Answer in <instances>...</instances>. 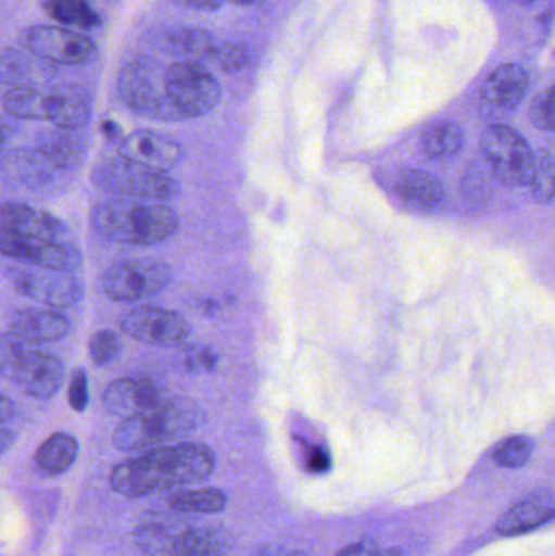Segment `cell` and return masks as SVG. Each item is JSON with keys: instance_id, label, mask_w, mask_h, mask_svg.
Here are the masks:
<instances>
[{"instance_id": "cell-1", "label": "cell", "mask_w": 555, "mask_h": 556, "mask_svg": "<svg viewBox=\"0 0 555 556\" xmlns=\"http://www.w3.org/2000/svg\"><path fill=\"white\" fill-rule=\"evenodd\" d=\"M217 457L205 444L179 443L153 447L117 464L110 486L124 498H143L153 493L202 482L214 473Z\"/></svg>"}, {"instance_id": "cell-2", "label": "cell", "mask_w": 555, "mask_h": 556, "mask_svg": "<svg viewBox=\"0 0 555 556\" xmlns=\"http://www.w3.org/2000/svg\"><path fill=\"white\" fill-rule=\"evenodd\" d=\"M94 230L116 243L153 247L178 231L179 218L159 201L114 198L100 202L91 214Z\"/></svg>"}, {"instance_id": "cell-3", "label": "cell", "mask_w": 555, "mask_h": 556, "mask_svg": "<svg viewBox=\"0 0 555 556\" xmlns=\"http://www.w3.org/2000/svg\"><path fill=\"white\" fill-rule=\"evenodd\" d=\"M204 420V412L194 402L173 397L162 407L123 420L114 430L113 444L123 453H143L188 437Z\"/></svg>"}, {"instance_id": "cell-4", "label": "cell", "mask_w": 555, "mask_h": 556, "mask_svg": "<svg viewBox=\"0 0 555 556\" xmlns=\"http://www.w3.org/2000/svg\"><path fill=\"white\" fill-rule=\"evenodd\" d=\"M0 368L7 379L36 399L52 397L64 382V363L54 353L25 342L7 330L0 346Z\"/></svg>"}, {"instance_id": "cell-5", "label": "cell", "mask_w": 555, "mask_h": 556, "mask_svg": "<svg viewBox=\"0 0 555 556\" xmlns=\"http://www.w3.org/2000/svg\"><path fill=\"white\" fill-rule=\"evenodd\" d=\"M146 556H227V538L214 526L147 521L134 532Z\"/></svg>"}, {"instance_id": "cell-6", "label": "cell", "mask_w": 555, "mask_h": 556, "mask_svg": "<svg viewBox=\"0 0 555 556\" xmlns=\"http://www.w3.org/2000/svg\"><path fill=\"white\" fill-rule=\"evenodd\" d=\"M91 181L108 194L140 201H172L181 192L178 181L168 172L140 165L119 153L100 160L94 165Z\"/></svg>"}, {"instance_id": "cell-7", "label": "cell", "mask_w": 555, "mask_h": 556, "mask_svg": "<svg viewBox=\"0 0 555 556\" xmlns=\"http://www.w3.org/2000/svg\"><path fill=\"white\" fill-rule=\"evenodd\" d=\"M3 111L15 119L48 121L62 130L81 129L90 121L88 101L71 91H45L38 87H10Z\"/></svg>"}, {"instance_id": "cell-8", "label": "cell", "mask_w": 555, "mask_h": 556, "mask_svg": "<svg viewBox=\"0 0 555 556\" xmlns=\"http://www.w3.org/2000/svg\"><path fill=\"white\" fill-rule=\"evenodd\" d=\"M166 74L160 62L136 58L119 74V94L134 113L149 119L182 121L166 90Z\"/></svg>"}, {"instance_id": "cell-9", "label": "cell", "mask_w": 555, "mask_h": 556, "mask_svg": "<svg viewBox=\"0 0 555 556\" xmlns=\"http://www.w3.org/2000/svg\"><path fill=\"white\" fill-rule=\"evenodd\" d=\"M481 152L492 173L508 188L530 186L537 155L514 127L492 124L481 137Z\"/></svg>"}, {"instance_id": "cell-10", "label": "cell", "mask_w": 555, "mask_h": 556, "mask_svg": "<svg viewBox=\"0 0 555 556\" xmlns=\"http://www.w3.org/2000/svg\"><path fill=\"white\" fill-rule=\"evenodd\" d=\"M166 90L182 119L205 116L222 98L220 85L201 62L178 61L169 65Z\"/></svg>"}, {"instance_id": "cell-11", "label": "cell", "mask_w": 555, "mask_h": 556, "mask_svg": "<svg viewBox=\"0 0 555 556\" xmlns=\"http://www.w3.org/2000/svg\"><path fill=\"white\" fill-rule=\"evenodd\" d=\"M172 276V269L163 261L136 257L113 264L101 278V287L113 301L137 303L168 287Z\"/></svg>"}, {"instance_id": "cell-12", "label": "cell", "mask_w": 555, "mask_h": 556, "mask_svg": "<svg viewBox=\"0 0 555 556\" xmlns=\"http://www.w3.org/2000/svg\"><path fill=\"white\" fill-rule=\"evenodd\" d=\"M7 278L23 296L48 306H74L84 298V285L74 273L18 263L7 269Z\"/></svg>"}, {"instance_id": "cell-13", "label": "cell", "mask_w": 555, "mask_h": 556, "mask_svg": "<svg viewBox=\"0 0 555 556\" xmlns=\"http://www.w3.org/2000/svg\"><path fill=\"white\" fill-rule=\"evenodd\" d=\"M121 329L134 340L147 345L175 349L191 336L186 317L165 307L139 306L127 311L121 319Z\"/></svg>"}, {"instance_id": "cell-14", "label": "cell", "mask_w": 555, "mask_h": 556, "mask_svg": "<svg viewBox=\"0 0 555 556\" xmlns=\"http://www.w3.org/2000/svg\"><path fill=\"white\" fill-rule=\"evenodd\" d=\"M26 45L36 58L51 64L85 65L98 55L97 45L88 36L65 26H33Z\"/></svg>"}, {"instance_id": "cell-15", "label": "cell", "mask_w": 555, "mask_h": 556, "mask_svg": "<svg viewBox=\"0 0 555 556\" xmlns=\"http://www.w3.org/2000/svg\"><path fill=\"white\" fill-rule=\"evenodd\" d=\"M3 256L16 263L74 273L80 266V251L65 240L0 237Z\"/></svg>"}, {"instance_id": "cell-16", "label": "cell", "mask_w": 555, "mask_h": 556, "mask_svg": "<svg viewBox=\"0 0 555 556\" xmlns=\"http://www.w3.org/2000/svg\"><path fill=\"white\" fill-rule=\"evenodd\" d=\"M175 395L150 379L121 378L111 382L103 394V405L111 415L126 418L162 407Z\"/></svg>"}, {"instance_id": "cell-17", "label": "cell", "mask_w": 555, "mask_h": 556, "mask_svg": "<svg viewBox=\"0 0 555 556\" xmlns=\"http://www.w3.org/2000/svg\"><path fill=\"white\" fill-rule=\"evenodd\" d=\"M530 87L528 72L521 65L505 64L495 68L481 88L482 111L489 116H507L521 103Z\"/></svg>"}, {"instance_id": "cell-18", "label": "cell", "mask_w": 555, "mask_h": 556, "mask_svg": "<svg viewBox=\"0 0 555 556\" xmlns=\"http://www.w3.org/2000/svg\"><path fill=\"white\" fill-rule=\"evenodd\" d=\"M117 153L140 165L162 172L175 168L185 156V150L176 140L153 130H137L123 137Z\"/></svg>"}, {"instance_id": "cell-19", "label": "cell", "mask_w": 555, "mask_h": 556, "mask_svg": "<svg viewBox=\"0 0 555 556\" xmlns=\"http://www.w3.org/2000/svg\"><path fill=\"white\" fill-rule=\"evenodd\" d=\"M65 228L58 218L28 205L7 202L0 212V237L62 240Z\"/></svg>"}, {"instance_id": "cell-20", "label": "cell", "mask_w": 555, "mask_h": 556, "mask_svg": "<svg viewBox=\"0 0 555 556\" xmlns=\"http://www.w3.org/2000/svg\"><path fill=\"white\" fill-rule=\"evenodd\" d=\"M68 330H71V323L67 317L62 316L58 311L39 309V307L16 311L10 317L9 327H7V332L33 345L58 342L67 336Z\"/></svg>"}, {"instance_id": "cell-21", "label": "cell", "mask_w": 555, "mask_h": 556, "mask_svg": "<svg viewBox=\"0 0 555 556\" xmlns=\"http://www.w3.org/2000/svg\"><path fill=\"white\" fill-rule=\"evenodd\" d=\"M391 191L416 208H436L445 199V186L432 173L419 168H398L388 176Z\"/></svg>"}, {"instance_id": "cell-22", "label": "cell", "mask_w": 555, "mask_h": 556, "mask_svg": "<svg viewBox=\"0 0 555 556\" xmlns=\"http://www.w3.org/2000/svg\"><path fill=\"white\" fill-rule=\"evenodd\" d=\"M555 518V496L534 493L512 506L497 525V532L505 538L527 534Z\"/></svg>"}, {"instance_id": "cell-23", "label": "cell", "mask_w": 555, "mask_h": 556, "mask_svg": "<svg viewBox=\"0 0 555 556\" xmlns=\"http://www.w3.org/2000/svg\"><path fill=\"white\" fill-rule=\"evenodd\" d=\"M78 457V443L72 434L54 433L36 451V467L45 476L59 477L67 472Z\"/></svg>"}, {"instance_id": "cell-24", "label": "cell", "mask_w": 555, "mask_h": 556, "mask_svg": "<svg viewBox=\"0 0 555 556\" xmlns=\"http://www.w3.org/2000/svg\"><path fill=\"white\" fill-rule=\"evenodd\" d=\"M465 147V132L453 121L432 124L420 137L424 155L437 162H449L459 155Z\"/></svg>"}, {"instance_id": "cell-25", "label": "cell", "mask_w": 555, "mask_h": 556, "mask_svg": "<svg viewBox=\"0 0 555 556\" xmlns=\"http://www.w3.org/2000/svg\"><path fill=\"white\" fill-rule=\"evenodd\" d=\"M227 493L220 489L181 490L169 498V508L182 515H220L227 508Z\"/></svg>"}, {"instance_id": "cell-26", "label": "cell", "mask_w": 555, "mask_h": 556, "mask_svg": "<svg viewBox=\"0 0 555 556\" xmlns=\"http://www.w3.org/2000/svg\"><path fill=\"white\" fill-rule=\"evenodd\" d=\"M168 45L179 61L204 62L211 61L217 41L207 29L181 28L168 36Z\"/></svg>"}, {"instance_id": "cell-27", "label": "cell", "mask_w": 555, "mask_h": 556, "mask_svg": "<svg viewBox=\"0 0 555 556\" xmlns=\"http://www.w3.org/2000/svg\"><path fill=\"white\" fill-rule=\"evenodd\" d=\"M46 12L54 22L78 28H94L101 18L87 0H46Z\"/></svg>"}, {"instance_id": "cell-28", "label": "cell", "mask_w": 555, "mask_h": 556, "mask_svg": "<svg viewBox=\"0 0 555 556\" xmlns=\"http://www.w3.org/2000/svg\"><path fill=\"white\" fill-rule=\"evenodd\" d=\"M531 194L541 204L555 202V147L538 153L534 163L533 178L530 186Z\"/></svg>"}, {"instance_id": "cell-29", "label": "cell", "mask_w": 555, "mask_h": 556, "mask_svg": "<svg viewBox=\"0 0 555 556\" xmlns=\"http://www.w3.org/2000/svg\"><path fill=\"white\" fill-rule=\"evenodd\" d=\"M533 453L534 441L530 437L518 434V437L507 438L499 443L492 457H494L495 464L505 469H520V467L527 466Z\"/></svg>"}, {"instance_id": "cell-30", "label": "cell", "mask_w": 555, "mask_h": 556, "mask_svg": "<svg viewBox=\"0 0 555 556\" xmlns=\"http://www.w3.org/2000/svg\"><path fill=\"white\" fill-rule=\"evenodd\" d=\"M123 350L121 337L114 330H97L88 340V353L94 365H110Z\"/></svg>"}, {"instance_id": "cell-31", "label": "cell", "mask_w": 555, "mask_h": 556, "mask_svg": "<svg viewBox=\"0 0 555 556\" xmlns=\"http://www.w3.org/2000/svg\"><path fill=\"white\" fill-rule=\"evenodd\" d=\"M211 62H215L225 74L234 75L248 67L250 54L244 46L237 45V42H217Z\"/></svg>"}, {"instance_id": "cell-32", "label": "cell", "mask_w": 555, "mask_h": 556, "mask_svg": "<svg viewBox=\"0 0 555 556\" xmlns=\"http://www.w3.org/2000/svg\"><path fill=\"white\" fill-rule=\"evenodd\" d=\"M530 117L538 129L555 132V85L534 98L530 108Z\"/></svg>"}, {"instance_id": "cell-33", "label": "cell", "mask_w": 555, "mask_h": 556, "mask_svg": "<svg viewBox=\"0 0 555 556\" xmlns=\"http://www.w3.org/2000/svg\"><path fill=\"white\" fill-rule=\"evenodd\" d=\"M185 365L189 371L204 375V372H211L217 368L218 355L211 346L199 343V345H192L186 353Z\"/></svg>"}, {"instance_id": "cell-34", "label": "cell", "mask_w": 555, "mask_h": 556, "mask_svg": "<svg viewBox=\"0 0 555 556\" xmlns=\"http://www.w3.org/2000/svg\"><path fill=\"white\" fill-rule=\"evenodd\" d=\"M68 404L75 412H85L88 407V378L84 368H78L72 375L68 386Z\"/></svg>"}, {"instance_id": "cell-35", "label": "cell", "mask_w": 555, "mask_h": 556, "mask_svg": "<svg viewBox=\"0 0 555 556\" xmlns=\"http://www.w3.org/2000/svg\"><path fill=\"white\" fill-rule=\"evenodd\" d=\"M378 547L375 542L361 541L348 545L344 551L339 552L338 556H378Z\"/></svg>"}, {"instance_id": "cell-36", "label": "cell", "mask_w": 555, "mask_h": 556, "mask_svg": "<svg viewBox=\"0 0 555 556\" xmlns=\"http://www.w3.org/2000/svg\"><path fill=\"white\" fill-rule=\"evenodd\" d=\"M329 457L328 454L323 450H315L308 457V469L310 472L319 473L328 470Z\"/></svg>"}, {"instance_id": "cell-37", "label": "cell", "mask_w": 555, "mask_h": 556, "mask_svg": "<svg viewBox=\"0 0 555 556\" xmlns=\"http://www.w3.org/2000/svg\"><path fill=\"white\" fill-rule=\"evenodd\" d=\"M179 5L191 7L198 10H217L224 5L225 0H176Z\"/></svg>"}, {"instance_id": "cell-38", "label": "cell", "mask_w": 555, "mask_h": 556, "mask_svg": "<svg viewBox=\"0 0 555 556\" xmlns=\"http://www.w3.org/2000/svg\"><path fill=\"white\" fill-rule=\"evenodd\" d=\"M13 414H15L13 402L10 401L7 395H2V404H0V418H2V425L9 424L10 418H13Z\"/></svg>"}, {"instance_id": "cell-39", "label": "cell", "mask_w": 555, "mask_h": 556, "mask_svg": "<svg viewBox=\"0 0 555 556\" xmlns=\"http://www.w3.org/2000/svg\"><path fill=\"white\" fill-rule=\"evenodd\" d=\"M253 556H297L289 548L282 547H264L260 548Z\"/></svg>"}, {"instance_id": "cell-40", "label": "cell", "mask_w": 555, "mask_h": 556, "mask_svg": "<svg viewBox=\"0 0 555 556\" xmlns=\"http://www.w3.org/2000/svg\"><path fill=\"white\" fill-rule=\"evenodd\" d=\"M378 556H403V552L398 548H390V551L378 552Z\"/></svg>"}, {"instance_id": "cell-41", "label": "cell", "mask_w": 555, "mask_h": 556, "mask_svg": "<svg viewBox=\"0 0 555 556\" xmlns=\"http://www.w3.org/2000/svg\"><path fill=\"white\" fill-rule=\"evenodd\" d=\"M227 2L237 3V5H253V3L260 2V0H227Z\"/></svg>"}, {"instance_id": "cell-42", "label": "cell", "mask_w": 555, "mask_h": 556, "mask_svg": "<svg viewBox=\"0 0 555 556\" xmlns=\"http://www.w3.org/2000/svg\"><path fill=\"white\" fill-rule=\"evenodd\" d=\"M515 2H518V3H530V2H534V0H515Z\"/></svg>"}]
</instances>
